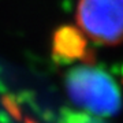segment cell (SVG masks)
I'll list each match as a JSON object with an SVG mask.
<instances>
[{
	"label": "cell",
	"mask_w": 123,
	"mask_h": 123,
	"mask_svg": "<svg viewBox=\"0 0 123 123\" xmlns=\"http://www.w3.org/2000/svg\"><path fill=\"white\" fill-rule=\"evenodd\" d=\"M77 23L96 43H123V0H78Z\"/></svg>",
	"instance_id": "cell-2"
},
{
	"label": "cell",
	"mask_w": 123,
	"mask_h": 123,
	"mask_svg": "<svg viewBox=\"0 0 123 123\" xmlns=\"http://www.w3.org/2000/svg\"><path fill=\"white\" fill-rule=\"evenodd\" d=\"M90 56L85 34L79 27L64 25L55 30L52 37V57L59 64H67L75 60H85Z\"/></svg>",
	"instance_id": "cell-3"
},
{
	"label": "cell",
	"mask_w": 123,
	"mask_h": 123,
	"mask_svg": "<svg viewBox=\"0 0 123 123\" xmlns=\"http://www.w3.org/2000/svg\"><path fill=\"white\" fill-rule=\"evenodd\" d=\"M23 123H37V122L33 120L31 118H25V119H23Z\"/></svg>",
	"instance_id": "cell-6"
},
{
	"label": "cell",
	"mask_w": 123,
	"mask_h": 123,
	"mask_svg": "<svg viewBox=\"0 0 123 123\" xmlns=\"http://www.w3.org/2000/svg\"><path fill=\"white\" fill-rule=\"evenodd\" d=\"M1 104L4 107V110L8 112V115L15 120H22V111H21V107L18 104L17 98L12 96V94H8L6 93L1 96Z\"/></svg>",
	"instance_id": "cell-5"
},
{
	"label": "cell",
	"mask_w": 123,
	"mask_h": 123,
	"mask_svg": "<svg viewBox=\"0 0 123 123\" xmlns=\"http://www.w3.org/2000/svg\"><path fill=\"white\" fill-rule=\"evenodd\" d=\"M59 123H101L100 120L86 112L63 110L60 114Z\"/></svg>",
	"instance_id": "cell-4"
},
{
	"label": "cell",
	"mask_w": 123,
	"mask_h": 123,
	"mask_svg": "<svg viewBox=\"0 0 123 123\" xmlns=\"http://www.w3.org/2000/svg\"><path fill=\"white\" fill-rule=\"evenodd\" d=\"M66 90L75 105L96 116L116 115L122 107V96L115 81L104 70L89 63L67 73Z\"/></svg>",
	"instance_id": "cell-1"
}]
</instances>
